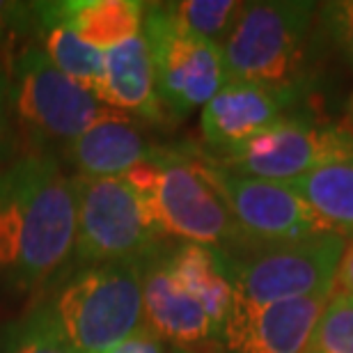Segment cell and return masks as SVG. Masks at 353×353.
I'll list each match as a JSON object with an SVG mask.
<instances>
[{
    "label": "cell",
    "instance_id": "cell-1",
    "mask_svg": "<svg viewBox=\"0 0 353 353\" xmlns=\"http://www.w3.org/2000/svg\"><path fill=\"white\" fill-rule=\"evenodd\" d=\"M74 176L48 154H26L0 170V275L32 289L74 259Z\"/></svg>",
    "mask_w": 353,
    "mask_h": 353
},
{
    "label": "cell",
    "instance_id": "cell-2",
    "mask_svg": "<svg viewBox=\"0 0 353 353\" xmlns=\"http://www.w3.org/2000/svg\"><path fill=\"white\" fill-rule=\"evenodd\" d=\"M124 179L138 190L163 236L214 245L225 252L245 248V239L207 170L204 154L161 147L157 157L133 168Z\"/></svg>",
    "mask_w": 353,
    "mask_h": 353
},
{
    "label": "cell",
    "instance_id": "cell-3",
    "mask_svg": "<svg viewBox=\"0 0 353 353\" xmlns=\"http://www.w3.org/2000/svg\"><path fill=\"white\" fill-rule=\"evenodd\" d=\"M10 105L28 154H48L83 136L119 110L105 105L94 92L65 76L41 46H26L7 65Z\"/></svg>",
    "mask_w": 353,
    "mask_h": 353
},
{
    "label": "cell",
    "instance_id": "cell-4",
    "mask_svg": "<svg viewBox=\"0 0 353 353\" xmlns=\"http://www.w3.org/2000/svg\"><path fill=\"white\" fill-rule=\"evenodd\" d=\"M319 5L310 0L243 3L223 41L228 83L307 85L305 65Z\"/></svg>",
    "mask_w": 353,
    "mask_h": 353
},
{
    "label": "cell",
    "instance_id": "cell-5",
    "mask_svg": "<svg viewBox=\"0 0 353 353\" xmlns=\"http://www.w3.org/2000/svg\"><path fill=\"white\" fill-rule=\"evenodd\" d=\"M76 353H105L145 326L140 264L83 266L51 305Z\"/></svg>",
    "mask_w": 353,
    "mask_h": 353
},
{
    "label": "cell",
    "instance_id": "cell-6",
    "mask_svg": "<svg viewBox=\"0 0 353 353\" xmlns=\"http://www.w3.org/2000/svg\"><path fill=\"white\" fill-rule=\"evenodd\" d=\"M347 239L330 232L312 239L273 245H245L230 252L234 301L285 303L330 296Z\"/></svg>",
    "mask_w": 353,
    "mask_h": 353
},
{
    "label": "cell",
    "instance_id": "cell-7",
    "mask_svg": "<svg viewBox=\"0 0 353 353\" xmlns=\"http://www.w3.org/2000/svg\"><path fill=\"white\" fill-rule=\"evenodd\" d=\"M79 197L74 262L97 264H140L163 243L143 197L124 176L92 179L74 176Z\"/></svg>",
    "mask_w": 353,
    "mask_h": 353
},
{
    "label": "cell",
    "instance_id": "cell-8",
    "mask_svg": "<svg viewBox=\"0 0 353 353\" xmlns=\"http://www.w3.org/2000/svg\"><path fill=\"white\" fill-rule=\"evenodd\" d=\"M143 34L154 65L157 92L174 119L204 108L228 85L221 46L179 23L172 3H147Z\"/></svg>",
    "mask_w": 353,
    "mask_h": 353
},
{
    "label": "cell",
    "instance_id": "cell-9",
    "mask_svg": "<svg viewBox=\"0 0 353 353\" xmlns=\"http://www.w3.org/2000/svg\"><path fill=\"white\" fill-rule=\"evenodd\" d=\"M209 159L245 176L294 183L330 163L353 159V133L349 126L321 122L301 110L262 131L239 150Z\"/></svg>",
    "mask_w": 353,
    "mask_h": 353
},
{
    "label": "cell",
    "instance_id": "cell-10",
    "mask_svg": "<svg viewBox=\"0 0 353 353\" xmlns=\"http://www.w3.org/2000/svg\"><path fill=\"white\" fill-rule=\"evenodd\" d=\"M204 161L248 245L292 243L330 234L326 223L296 193L292 183L232 172L209 157H204Z\"/></svg>",
    "mask_w": 353,
    "mask_h": 353
},
{
    "label": "cell",
    "instance_id": "cell-11",
    "mask_svg": "<svg viewBox=\"0 0 353 353\" xmlns=\"http://www.w3.org/2000/svg\"><path fill=\"white\" fill-rule=\"evenodd\" d=\"M307 85L228 83L200 112L204 145L216 157L239 150L248 140L303 110Z\"/></svg>",
    "mask_w": 353,
    "mask_h": 353
},
{
    "label": "cell",
    "instance_id": "cell-12",
    "mask_svg": "<svg viewBox=\"0 0 353 353\" xmlns=\"http://www.w3.org/2000/svg\"><path fill=\"white\" fill-rule=\"evenodd\" d=\"M330 296L285 303H239L223 326L214 353H303Z\"/></svg>",
    "mask_w": 353,
    "mask_h": 353
},
{
    "label": "cell",
    "instance_id": "cell-13",
    "mask_svg": "<svg viewBox=\"0 0 353 353\" xmlns=\"http://www.w3.org/2000/svg\"><path fill=\"white\" fill-rule=\"evenodd\" d=\"M145 326L181 351L214 353L218 333L193 294L181 287L165 262L163 243L140 262Z\"/></svg>",
    "mask_w": 353,
    "mask_h": 353
},
{
    "label": "cell",
    "instance_id": "cell-14",
    "mask_svg": "<svg viewBox=\"0 0 353 353\" xmlns=\"http://www.w3.org/2000/svg\"><path fill=\"white\" fill-rule=\"evenodd\" d=\"M159 150L161 147L150 143L136 119L119 112L88 129L69 143L62 154L79 176L110 179L131 172L136 165L157 157Z\"/></svg>",
    "mask_w": 353,
    "mask_h": 353
},
{
    "label": "cell",
    "instance_id": "cell-15",
    "mask_svg": "<svg viewBox=\"0 0 353 353\" xmlns=\"http://www.w3.org/2000/svg\"><path fill=\"white\" fill-rule=\"evenodd\" d=\"M103 65L105 105L129 117H138L140 122L165 124L170 119L159 99L150 46L143 30L136 37L103 51Z\"/></svg>",
    "mask_w": 353,
    "mask_h": 353
},
{
    "label": "cell",
    "instance_id": "cell-16",
    "mask_svg": "<svg viewBox=\"0 0 353 353\" xmlns=\"http://www.w3.org/2000/svg\"><path fill=\"white\" fill-rule=\"evenodd\" d=\"M145 5L138 0H65V3H34L37 30L60 23L76 32L99 51L122 44L143 30Z\"/></svg>",
    "mask_w": 353,
    "mask_h": 353
},
{
    "label": "cell",
    "instance_id": "cell-17",
    "mask_svg": "<svg viewBox=\"0 0 353 353\" xmlns=\"http://www.w3.org/2000/svg\"><path fill=\"white\" fill-rule=\"evenodd\" d=\"M165 262L188 294L207 310L218 337L234 305V282H232V259L214 245L183 243L163 245ZM218 344V342H216Z\"/></svg>",
    "mask_w": 353,
    "mask_h": 353
},
{
    "label": "cell",
    "instance_id": "cell-18",
    "mask_svg": "<svg viewBox=\"0 0 353 353\" xmlns=\"http://www.w3.org/2000/svg\"><path fill=\"white\" fill-rule=\"evenodd\" d=\"M292 188L305 200L326 228L347 241L353 239V159L330 163L294 181Z\"/></svg>",
    "mask_w": 353,
    "mask_h": 353
},
{
    "label": "cell",
    "instance_id": "cell-19",
    "mask_svg": "<svg viewBox=\"0 0 353 353\" xmlns=\"http://www.w3.org/2000/svg\"><path fill=\"white\" fill-rule=\"evenodd\" d=\"M37 32L44 39V46L41 48H44L46 58L74 83L94 92L103 101V85H105L103 51H99V48L88 44V41H83L79 34L60 23L41 26Z\"/></svg>",
    "mask_w": 353,
    "mask_h": 353
},
{
    "label": "cell",
    "instance_id": "cell-20",
    "mask_svg": "<svg viewBox=\"0 0 353 353\" xmlns=\"http://www.w3.org/2000/svg\"><path fill=\"white\" fill-rule=\"evenodd\" d=\"M172 10L183 28H188L197 37L223 46L243 10V3L239 0H181V3H172Z\"/></svg>",
    "mask_w": 353,
    "mask_h": 353
},
{
    "label": "cell",
    "instance_id": "cell-21",
    "mask_svg": "<svg viewBox=\"0 0 353 353\" xmlns=\"http://www.w3.org/2000/svg\"><path fill=\"white\" fill-rule=\"evenodd\" d=\"M3 353H76L51 307H39L7 335Z\"/></svg>",
    "mask_w": 353,
    "mask_h": 353
},
{
    "label": "cell",
    "instance_id": "cell-22",
    "mask_svg": "<svg viewBox=\"0 0 353 353\" xmlns=\"http://www.w3.org/2000/svg\"><path fill=\"white\" fill-rule=\"evenodd\" d=\"M303 353H353V299L333 292Z\"/></svg>",
    "mask_w": 353,
    "mask_h": 353
},
{
    "label": "cell",
    "instance_id": "cell-23",
    "mask_svg": "<svg viewBox=\"0 0 353 353\" xmlns=\"http://www.w3.org/2000/svg\"><path fill=\"white\" fill-rule=\"evenodd\" d=\"M319 23L326 28L333 46L353 67V0H335L319 5Z\"/></svg>",
    "mask_w": 353,
    "mask_h": 353
},
{
    "label": "cell",
    "instance_id": "cell-24",
    "mask_svg": "<svg viewBox=\"0 0 353 353\" xmlns=\"http://www.w3.org/2000/svg\"><path fill=\"white\" fill-rule=\"evenodd\" d=\"M28 30H37V10L34 3H7L0 0V44L7 34L17 37Z\"/></svg>",
    "mask_w": 353,
    "mask_h": 353
},
{
    "label": "cell",
    "instance_id": "cell-25",
    "mask_svg": "<svg viewBox=\"0 0 353 353\" xmlns=\"http://www.w3.org/2000/svg\"><path fill=\"white\" fill-rule=\"evenodd\" d=\"M105 353H165V349H163V340L157 333H152L147 326H143L138 333L126 337L124 342H119L117 347H112Z\"/></svg>",
    "mask_w": 353,
    "mask_h": 353
},
{
    "label": "cell",
    "instance_id": "cell-26",
    "mask_svg": "<svg viewBox=\"0 0 353 353\" xmlns=\"http://www.w3.org/2000/svg\"><path fill=\"white\" fill-rule=\"evenodd\" d=\"M12 105H10V79H7V67L0 65V152L7 143V131H10Z\"/></svg>",
    "mask_w": 353,
    "mask_h": 353
},
{
    "label": "cell",
    "instance_id": "cell-27",
    "mask_svg": "<svg viewBox=\"0 0 353 353\" xmlns=\"http://www.w3.org/2000/svg\"><path fill=\"white\" fill-rule=\"evenodd\" d=\"M335 292H342L353 299V239L347 243V248H344L340 268H337Z\"/></svg>",
    "mask_w": 353,
    "mask_h": 353
},
{
    "label": "cell",
    "instance_id": "cell-28",
    "mask_svg": "<svg viewBox=\"0 0 353 353\" xmlns=\"http://www.w3.org/2000/svg\"><path fill=\"white\" fill-rule=\"evenodd\" d=\"M347 117H349V131L353 133V92H351V97L347 101Z\"/></svg>",
    "mask_w": 353,
    "mask_h": 353
},
{
    "label": "cell",
    "instance_id": "cell-29",
    "mask_svg": "<svg viewBox=\"0 0 353 353\" xmlns=\"http://www.w3.org/2000/svg\"><path fill=\"white\" fill-rule=\"evenodd\" d=\"M174 353H197V351H181V349H174Z\"/></svg>",
    "mask_w": 353,
    "mask_h": 353
}]
</instances>
